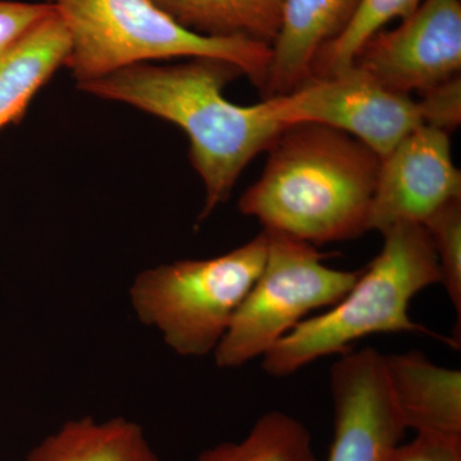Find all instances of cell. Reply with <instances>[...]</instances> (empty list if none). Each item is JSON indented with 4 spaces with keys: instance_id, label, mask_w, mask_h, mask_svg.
<instances>
[{
    "instance_id": "obj_6",
    "label": "cell",
    "mask_w": 461,
    "mask_h": 461,
    "mask_svg": "<svg viewBox=\"0 0 461 461\" xmlns=\"http://www.w3.org/2000/svg\"><path fill=\"white\" fill-rule=\"evenodd\" d=\"M263 230L266 262L215 348L220 368H239L263 357L309 314L339 303L360 275L330 268L324 263L326 254L314 245Z\"/></svg>"
},
{
    "instance_id": "obj_18",
    "label": "cell",
    "mask_w": 461,
    "mask_h": 461,
    "mask_svg": "<svg viewBox=\"0 0 461 461\" xmlns=\"http://www.w3.org/2000/svg\"><path fill=\"white\" fill-rule=\"evenodd\" d=\"M430 241L441 273L448 299L457 314V326L461 321V199L448 203L436 212L423 224Z\"/></svg>"
},
{
    "instance_id": "obj_3",
    "label": "cell",
    "mask_w": 461,
    "mask_h": 461,
    "mask_svg": "<svg viewBox=\"0 0 461 461\" xmlns=\"http://www.w3.org/2000/svg\"><path fill=\"white\" fill-rule=\"evenodd\" d=\"M381 251L360 269L353 287L321 314L308 317L264 355L263 369L287 377L309 364L351 350L378 333H429L409 314L411 300L441 284L438 262L423 224L402 223L384 232Z\"/></svg>"
},
{
    "instance_id": "obj_4",
    "label": "cell",
    "mask_w": 461,
    "mask_h": 461,
    "mask_svg": "<svg viewBox=\"0 0 461 461\" xmlns=\"http://www.w3.org/2000/svg\"><path fill=\"white\" fill-rule=\"evenodd\" d=\"M62 17L77 84L123 67L172 58H215L238 67L264 90L271 47L247 38H213L180 25L153 0H45Z\"/></svg>"
},
{
    "instance_id": "obj_2",
    "label": "cell",
    "mask_w": 461,
    "mask_h": 461,
    "mask_svg": "<svg viewBox=\"0 0 461 461\" xmlns=\"http://www.w3.org/2000/svg\"><path fill=\"white\" fill-rule=\"evenodd\" d=\"M259 180L239 202L263 230L320 248L368 232L381 158L339 130L288 126L268 148Z\"/></svg>"
},
{
    "instance_id": "obj_11",
    "label": "cell",
    "mask_w": 461,
    "mask_h": 461,
    "mask_svg": "<svg viewBox=\"0 0 461 461\" xmlns=\"http://www.w3.org/2000/svg\"><path fill=\"white\" fill-rule=\"evenodd\" d=\"M360 0H285L280 29L271 45L263 99L286 95L312 80L315 58L338 39Z\"/></svg>"
},
{
    "instance_id": "obj_16",
    "label": "cell",
    "mask_w": 461,
    "mask_h": 461,
    "mask_svg": "<svg viewBox=\"0 0 461 461\" xmlns=\"http://www.w3.org/2000/svg\"><path fill=\"white\" fill-rule=\"evenodd\" d=\"M195 461H321L304 423L280 411L263 414L240 441L221 442Z\"/></svg>"
},
{
    "instance_id": "obj_17",
    "label": "cell",
    "mask_w": 461,
    "mask_h": 461,
    "mask_svg": "<svg viewBox=\"0 0 461 461\" xmlns=\"http://www.w3.org/2000/svg\"><path fill=\"white\" fill-rule=\"evenodd\" d=\"M421 0H360L344 32L315 58L312 80L341 74L353 66L360 48L395 18H406Z\"/></svg>"
},
{
    "instance_id": "obj_15",
    "label": "cell",
    "mask_w": 461,
    "mask_h": 461,
    "mask_svg": "<svg viewBox=\"0 0 461 461\" xmlns=\"http://www.w3.org/2000/svg\"><path fill=\"white\" fill-rule=\"evenodd\" d=\"M190 32L213 38H247L271 45L285 0H153Z\"/></svg>"
},
{
    "instance_id": "obj_13",
    "label": "cell",
    "mask_w": 461,
    "mask_h": 461,
    "mask_svg": "<svg viewBox=\"0 0 461 461\" xmlns=\"http://www.w3.org/2000/svg\"><path fill=\"white\" fill-rule=\"evenodd\" d=\"M69 33L56 8L0 53V130L18 124L53 75L66 66Z\"/></svg>"
},
{
    "instance_id": "obj_12",
    "label": "cell",
    "mask_w": 461,
    "mask_h": 461,
    "mask_svg": "<svg viewBox=\"0 0 461 461\" xmlns=\"http://www.w3.org/2000/svg\"><path fill=\"white\" fill-rule=\"evenodd\" d=\"M391 396L403 427L415 435L461 437V372L420 351L384 355Z\"/></svg>"
},
{
    "instance_id": "obj_19",
    "label": "cell",
    "mask_w": 461,
    "mask_h": 461,
    "mask_svg": "<svg viewBox=\"0 0 461 461\" xmlns=\"http://www.w3.org/2000/svg\"><path fill=\"white\" fill-rule=\"evenodd\" d=\"M384 461H461V437L415 435L397 444Z\"/></svg>"
},
{
    "instance_id": "obj_8",
    "label": "cell",
    "mask_w": 461,
    "mask_h": 461,
    "mask_svg": "<svg viewBox=\"0 0 461 461\" xmlns=\"http://www.w3.org/2000/svg\"><path fill=\"white\" fill-rule=\"evenodd\" d=\"M351 67L402 95H424L460 77V0H421L402 25L375 33Z\"/></svg>"
},
{
    "instance_id": "obj_20",
    "label": "cell",
    "mask_w": 461,
    "mask_h": 461,
    "mask_svg": "<svg viewBox=\"0 0 461 461\" xmlns=\"http://www.w3.org/2000/svg\"><path fill=\"white\" fill-rule=\"evenodd\" d=\"M53 5L48 3H23L0 0V53L23 33L50 14Z\"/></svg>"
},
{
    "instance_id": "obj_7",
    "label": "cell",
    "mask_w": 461,
    "mask_h": 461,
    "mask_svg": "<svg viewBox=\"0 0 461 461\" xmlns=\"http://www.w3.org/2000/svg\"><path fill=\"white\" fill-rule=\"evenodd\" d=\"M272 98L285 126L324 124L362 141L379 158L414 130L429 126L423 100L384 89L355 67Z\"/></svg>"
},
{
    "instance_id": "obj_1",
    "label": "cell",
    "mask_w": 461,
    "mask_h": 461,
    "mask_svg": "<svg viewBox=\"0 0 461 461\" xmlns=\"http://www.w3.org/2000/svg\"><path fill=\"white\" fill-rule=\"evenodd\" d=\"M240 76L238 67L226 60L193 58L180 65L123 67L77 87L99 98L127 103L184 130L191 165L205 186L202 221L227 202L249 163L268 150L287 127L273 98L254 105L224 98L226 85Z\"/></svg>"
},
{
    "instance_id": "obj_9",
    "label": "cell",
    "mask_w": 461,
    "mask_h": 461,
    "mask_svg": "<svg viewBox=\"0 0 461 461\" xmlns=\"http://www.w3.org/2000/svg\"><path fill=\"white\" fill-rule=\"evenodd\" d=\"M457 199L461 173L451 157L450 132L421 126L381 158L368 229L424 224Z\"/></svg>"
},
{
    "instance_id": "obj_5",
    "label": "cell",
    "mask_w": 461,
    "mask_h": 461,
    "mask_svg": "<svg viewBox=\"0 0 461 461\" xmlns=\"http://www.w3.org/2000/svg\"><path fill=\"white\" fill-rule=\"evenodd\" d=\"M266 257L267 235L262 230L223 256L148 269L130 290L133 311L142 323L162 333L175 353H214L259 277Z\"/></svg>"
},
{
    "instance_id": "obj_14",
    "label": "cell",
    "mask_w": 461,
    "mask_h": 461,
    "mask_svg": "<svg viewBox=\"0 0 461 461\" xmlns=\"http://www.w3.org/2000/svg\"><path fill=\"white\" fill-rule=\"evenodd\" d=\"M26 461H160L135 421L86 417L69 420L27 455Z\"/></svg>"
},
{
    "instance_id": "obj_10",
    "label": "cell",
    "mask_w": 461,
    "mask_h": 461,
    "mask_svg": "<svg viewBox=\"0 0 461 461\" xmlns=\"http://www.w3.org/2000/svg\"><path fill=\"white\" fill-rule=\"evenodd\" d=\"M330 384L333 438L326 461H384L406 432L388 388L384 355L373 348L339 355Z\"/></svg>"
}]
</instances>
